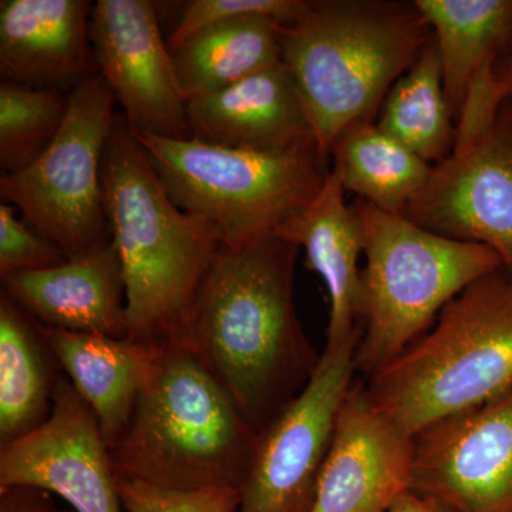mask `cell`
I'll list each match as a JSON object with an SVG mask.
<instances>
[{"mask_svg":"<svg viewBox=\"0 0 512 512\" xmlns=\"http://www.w3.org/2000/svg\"><path fill=\"white\" fill-rule=\"evenodd\" d=\"M299 249L278 235L222 247L192 312L188 348L258 433L302 392L320 360L293 301Z\"/></svg>","mask_w":512,"mask_h":512,"instance_id":"1","label":"cell"},{"mask_svg":"<svg viewBox=\"0 0 512 512\" xmlns=\"http://www.w3.org/2000/svg\"><path fill=\"white\" fill-rule=\"evenodd\" d=\"M103 188L126 285L128 339L188 346L198 293L224 247L220 232L171 200L124 116H116L104 151Z\"/></svg>","mask_w":512,"mask_h":512,"instance_id":"2","label":"cell"},{"mask_svg":"<svg viewBox=\"0 0 512 512\" xmlns=\"http://www.w3.org/2000/svg\"><path fill=\"white\" fill-rule=\"evenodd\" d=\"M433 30L414 0H308L281 26L282 62L305 101L320 158L359 121H376L394 83L419 59Z\"/></svg>","mask_w":512,"mask_h":512,"instance_id":"3","label":"cell"},{"mask_svg":"<svg viewBox=\"0 0 512 512\" xmlns=\"http://www.w3.org/2000/svg\"><path fill=\"white\" fill-rule=\"evenodd\" d=\"M258 437L188 346H164L111 460L116 477L158 487L241 490Z\"/></svg>","mask_w":512,"mask_h":512,"instance_id":"4","label":"cell"},{"mask_svg":"<svg viewBox=\"0 0 512 512\" xmlns=\"http://www.w3.org/2000/svg\"><path fill=\"white\" fill-rule=\"evenodd\" d=\"M370 399L400 429L420 431L512 390V271L458 293L434 325L375 375Z\"/></svg>","mask_w":512,"mask_h":512,"instance_id":"5","label":"cell"},{"mask_svg":"<svg viewBox=\"0 0 512 512\" xmlns=\"http://www.w3.org/2000/svg\"><path fill=\"white\" fill-rule=\"evenodd\" d=\"M352 205L365 234L355 365L367 379L420 339L458 293L503 261L485 245L443 237L403 214L359 198Z\"/></svg>","mask_w":512,"mask_h":512,"instance_id":"6","label":"cell"},{"mask_svg":"<svg viewBox=\"0 0 512 512\" xmlns=\"http://www.w3.org/2000/svg\"><path fill=\"white\" fill-rule=\"evenodd\" d=\"M171 200L207 218L227 248L271 237L322 191L330 167L318 151L265 154L136 133Z\"/></svg>","mask_w":512,"mask_h":512,"instance_id":"7","label":"cell"},{"mask_svg":"<svg viewBox=\"0 0 512 512\" xmlns=\"http://www.w3.org/2000/svg\"><path fill=\"white\" fill-rule=\"evenodd\" d=\"M117 100L99 73L76 84L66 119L35 163L0 178V198L67 258L111 239L103 158Z\"/></svg>","mask_w":512,"mask_h":512,"instance_id":"8","label":"cell"},{"mask_svg":"<svg viewBox=\"0 0 512 512\" xmlns=\"http://www.w3.org/2000/svg\"><path fill=\"white\" fill-rule=\"evenodd\" d=\"M360 338L326 346L301 393L259 433L237 512H311Z\"/></svg>","mask_w":512,"mask_h":512,"instance_id":"9","label":"cell"},{"mask_svg":"<svg viewBox=\"0 0 512 512\" xmlns=\"http://www.w3.org/2000/svg\"><path fill=\"white\" fill-rule=\"evenodd\" d=\"M12 488L57 495L74 512H123L109 444L66 376L47 419L0 447V491Z\"/></svg>","mask_w":512,"mask_h":512,"instance_id":"10","label":"cell"},{"mask_svg":"<svg viewBox=\"0 0 512 512\" xmlns=\"http://www.w3.org/2000/svg\"><path fill=\"white\" fill-rule=\"evenodd\" d=\"M404 217L443 237L493 249L512 271V101L477 140L433 165Z\"/></svg>","mask_w":512,"mask_h":512,"instance_id":"11","label":"cell"},{"mask_svg":"<svg viewBox=\"0 0 512 512\" xmlns=\"http://www.w3.org/2000/svg\"><path fill=\"white\" fill-rule=\"evenodd\" d=\"M90 42L97 73L123 107L131 130L190 138L187 101L161 33L157 3L99 0L90 15Z\"/></svg>","mask_w":512,"mask_h":512,"instance_id":"12","label":"cell"},{"mask_svg":"<svg viewBox=\"0 0 512 512\" xmlns=\"http://www.w3.org/2000/svg\"><path fill=\"white\" fill-rule=\"evenodd\" d=\"M409 490L453 512H512V390L416 434Z\"/></svg>","mask_w":512,"mask_h":512,"instance_id":"13","label":"cell"},{"mask_svg":"<svg viewBox=\"0 0 512 512\" xmlns=\"http://www.w3.org/2000/svg\"><path fill=\"white\" fill-rule=\"evenodd\" d=\"M413 439L373 403L365 380H353L311 512H390L410 488Z\"/></svg>","mask_w":512,"mask_h":512,"instance_id":"14","label":"cell"},{"mask_svg":"<svg viewBox=\"0 0 512 512\" xmlns=\"http://www.w3.org/2000/svg\"><path fill=\"white\" fill-rule=\"evenodd\" d=\"M187 119L190 138L204 143L265 154L319 153L305 101L284 62L190 101Z\"/></svg>","mask_w":512,"mask_h":512,"instance_id":"15","label":"cell"},{"mask_svg":"<svg viewBox=\"0 0 512 512\" xmlns=\"http://www.w3.org/2000/svg\"><path fill=\"white\" fill-rule=\"evenodd\" d=\"M2 284L47 328L128 338L126 285L113 239L52 268L2 276Z\"/></svg>","mask_w":512,"mask_h":512,"instance_id":"16","label":"cell"},{"mask_svg":"<svg viewBox=\"0 0 512 512\" xmlns=\"http://www.w3.org/2000/svg\"><path fill=\"white\" fill-rule=\"evenodd\" d=\"M89 0H2L0 73L36 87L79 84L97 73Z\"/></svg>","mask_w":512,"mask_h":512,"instance_id":"17","label":"cell"},{"mask_svg":"<svg viewBox=\"0 0 512 512\" xmlns=\"http://www.w3.org/2000/svg\"><path fill=\"white\" fill-rule=\"evenodd\" d=\"M275 235L305 251L306 266L322 278L329 293L326 346L362 336V269L365 234L346 191L330 171L322 191L296 212Z\"/></svg>","mask_w":512,"mask_h":512,"instance_id":"18","label":"cell"},{"mask_svg":"<svg viewBox=\"0 0 512 512\" xmlns=\"http://www.w3.org/2000/svg\"><path fill=\"white\" fill-rule=\"evenodd\" d=\"M37 326L57 367L93 410L111 450L127 429L158 348Z\"/></svg>","mask_w":512,"mask_h":512,"instance_id":"19","label":"cell"},{"mask_svg":"<svg viewBox=\"0 0 512 512\" xmlns=\"http://www.w3.org/2000/svg\"><path fill=\"white\" fill-rule=\"evenodd\" d=\"M439 46L444 92L457 123L478 77L512 46V0H414Z\"/></svg>","mask_w":512,"mask_h":512,"instance_id":"20","label":"cell"},{"mask_svg":"<svg viewBox=\"0 0 512 512\" xmlns=\"http://www.w3.org/2000/svg\"><path fill=\"white\" fill-rule=\"evenodd\" d=\"M281 26L265 18L235 19L188 37L171 52L187 104L281 63Z\"/></svg>","mask_w":512,"mask_h":512,"instance_id":"21","label":"cell"},{"mask_svg":"<svg viewBox=\"0 0 512 512\" xmlns=\"http://www.w3.org/2000/svg\"><path fill=\"white\" fill-rule=\"evenodd\" d=\"M39 326L0 293V439L8 443L35 430L52 410L59 376Z\"/></svg>","mask_w":512,"mask_h":512,"instance_id":"22","label":"cell"},{"mask_svg":"<svg viewBox=\"0 0 512 512\" xmlns=\"http://www.w3.org/2000/svg\"><path fill=\"white\" fill-rule=\"evenodd\" d=\"M329 157L330 171L346 192L393 214H403L433 170V165L383 133L376 121L346 127L333 140Z\"/></svg>","mask_w":512,"mask_h":512,"instance_id":"23","label":"cell"},{"mask_svg":"<svg viewBox=\"0 0 512 512\" xmlns=\"http://www.w3.org/2000/svg\"><path fill=\"white\" fill-rule=\"evenodd\" d=\"M377 127L430 165L443 163L456 144V121L444 92L436 39L394 83L376 119Z\"/></svg>","mask_w":512,"mask_h":512,"instance_id":"24","label":"cell"},{"mask_svg":"<svg viewBox=\"0 0 512 512\" xmlns=\"http://www.w3.org/2000/svg\"><path fill=\"white\" fill-rule=\"evenodd\" d=\"M69 96L56 87L0 84L2 175L25 170L45 153L66 119Z\"/></svg>","mask_w":512,"mask_h":512,"instance_id":"25","label":"cell"},{"mask_svg":"<svg viewBox=\"0 0 512 512\" xmlns=\"http://www.w3.org/2000/svg\"><path fill=\"white\" fill-rule=\"evenodd\" d=\"M308 0H192L167 37L171 52L188 37L227 20L265 18L285 26L302 15Z\"/></svg>","mask_w":512,"mask_h":512,"instance_id":"26","label":"cell"},{"mask_svg":"<svg viewBox=\"0 0 512 512\" xmlns=\"http://www.w3.org/2000/svg\"><path fill=\"white\" fill-rule=\"evenodd\" d=\"M121 505L126 512H237L238 488L174 490L117 477Z\"/></svg>","mask_w":512,"mask_h":512,"instance_id":"27","label":"cell"},{"mask_svg":"<svg viewBox=\"0 0 512 512\" xmlns=\"http://www.w3.org/2000/svg\"><path fill=\"white\" fill-rule=\"evenodd\" d=\"M66 259L62 249L25 224L12 205L0 202V278L42 271Z\"/></svg>","mask_w":512,"mask_h":512,"instance_id":"28","label":"cell"},{"mask_svg":"<svg viewBox=\"0 0 512 512\" xmlns=\"http://www.w3.org/2000/svg\"><path fill=\"white\" fill-rule=\"evenodd\" d=\"M0 512H74L53 504L49 494L32 488L0 491Z\"/></svg>","mask_w":512,"mask_h":512,"instance_id":"29","label":"cell"},{"mask_svg":"<svg viewBox=\"0 0 512 512\" xmlns=\"http://www.w3.org/2000/svg\"><path fill=\"white\" fill-rule=\"evenodd\" d=\"M390 512H453L430 498L406 491L397 498Z\"/></svg>","mask_w":512,"mask_h":512,"instance_id":"30","label":"cell"},{"mask_svg":"<svg viewBox=\"0 0 512 512\" xmlns=\"http://www.w3.org/2000/svg\"><path fill=\"white\" fill-rule=\"evenodd\" d=\"M491 77L503 99L512 101V46L493 64Z\"/></svg>","mask_w":512,"mask_h":512,"instance_id":"31","label":"cell"}]
</instances>
